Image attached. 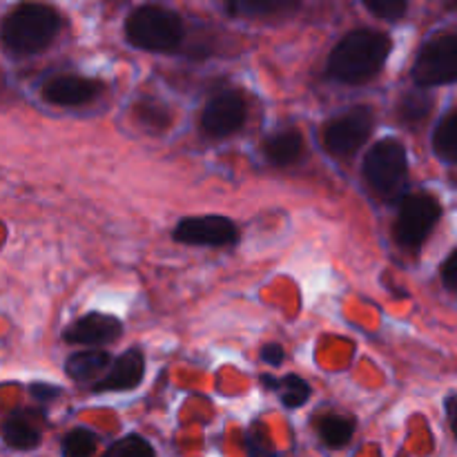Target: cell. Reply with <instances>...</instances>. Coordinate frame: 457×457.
<instances>
[{"label": "cell", "mask_w": 457, "mask_h": 457, "mask_svg": "<svg viewBox=\"0 0 457 457\" xmlns=\"http://www.w3.org/2000/svg\"><path fill=\"white\" fill-rule=\"evenodd\" d=\"M433 110V94L428 89L415 87L409 89L406 94H402L400 103H397V116L404 125L415 128V125L424 123L427 116Z\"/></svg>", "instance_id": "e0dca14e"}, {"label": "cell", "mask_w": 457, "mask_h": 457, "mask_svg": "<svg viewBox=\"0 0 457 457\" xmlns=\"http://www.w3.org/2000/svg\"><path fill=\"white\" fill-rule=\"evenodd\" d=\"M103 457H156V453L145 437L128 436L116 442Z\"/></svg>", "instance_id": "603a6c76"}, {"label": "cell", "mask_w": 457, "mask_h": 457, "mask_svg": "<svg viewBox=\"0 0 457 457\" xmlns=\"http://www.w3.org/2000/svg\"><path fill=\"white\" fill-rule=\"evenodd\" d=\"M123 335V321L119 317L103 315V312H87L71 321L62 330V342L65 344H80V346L98 348L103 344H112Z\"/></svg>", "instance_id": "30bf717a"}, {"label": "cell", "mask_w": 457, "mask_h": 457, "mask_svg": "<svg viewBox=\"0 0 457 457\" xmlns=\"http://www.w3.org/2000/svg\"><path fill=\"white\" fill-rule=\"evenodd\" d=\"M263 154L275 168H288L303 154V137L299 129H281L263 143Z\"/></svg>", "instance_id": "5bb4252c"}, {"label": "cell", "mask_w": 457, "mask_h": 457, "mask_svg": "<svg viewBox=\"0 0 457 457\" xmlns=\"http://www.w3.org/2000/svg\"><path fill=\"white\" fill-rule=\"evenodd\" d=\"M297 7L299 3H293V0H235V3L226 4V12L235 18H259L293 12Z\"/></svg>", "instance_id": "ffe728a7"}, {"label": "cell", "mask_w": 457, "mask_h": 457, "mask_svg": "<svg viewBox=\"0 0 457 457\" xmlns=\"http://www.w3.org/2000/svg\"><path fill=\"white\" fill-rule=\"evenodd\" d=\"M98 449V436L89 428L76 427L62 437V455L65 457H92Z\"/></svg>", "instance_id": "7402d4cb"}, {"label": "cell", "mask_w": 457, "mask_h": 457, "mask_svg": "<svg viewBox=\"0 0 457 457\" xmlns=\"http://www.w3.org/2000/svg\"><path fill=\"white\" fill-rule=\"evenodd\" d=\"M375 129L373 107L355 105L333 116L324 128V147L337 159H351L361 150Z\"/></svg>", "instance_id": "52a82bcc"}, {"label": "cell", "mask_w": 457, "mask_h": 457, "mask_svg": "<svg viewBox=\"0 0 457 457\" xmlns=\"http://www.w3.org/2000/svg\"><path fill=\"white\" fill-rule=\"evenodd\" d=\"M103 94V83L85 76H56L43 85V98L58 107H79L87 105L94 98Z\"/></svg>", "instance_id": "7c38bea8"}, {"label": "cell", "mask_w": 457, "mask_h": 457, "mask_svg": "<svg viewBox=\"0 0 457 457\" xmlns=\"http://www.w3.org/2000/svg\"><path fill=\"white\" fill-rule=\"evenodd\" d=\"M442 281H445V288L449 293H455L457 290V250L453 248L449 253V257L442 263Z\"/></svg>", "instance_id": "484cf974"}, {"label": "cell", "mask_w": 457, "mask_h": 457, "mask_svg": "<svg viewBox=\"0 0 457 457\" xmlns=\"http://www.w3.org/2000/svg\"><path fill=\"white\" fill-rule=\"evenodd\" d=\"M442 219V204L428 192H415L400 199L395 223H393V237L402 250L422 248L431 237L433 228Z\"/></svg>", "instance_id": "5b68a950"}, {"label": "cell", "mask_w": 457, "mask_h": 457, "mask_svg": "<svg viewBox=\"0 0 457 457\" xmlns=\"http://www.w3.org/2000/svg\"><path fill=\"white\" fill-rule=\"evenodd\" d=\"M29 393L38 402H52L56 397H61V388L54 386V384H31Z\"/></svg>", "instance_id": "4316f807"}, {"label": "cell", "mask_w": 457, "mask_h": 457, "mask_svg": "<svg viewBox=\"0 0 457 457\" xmlns=\"http://www.w3.org/2000/svg\"><path fill=\"white\" fill-rule=\"evenodd\" d=\"M259 357H262L263 364L272 366V369H279V366L284 364V360H286V351H284V346H281V344L268 342V344H263L262 351H259Z\"/></svg>", "instance_id": "d4e9b609"}, {"label": "cell", "mask_w": 457, "mask_h": 457, "mask_svg": "<svg viewBox=\"0 0 457 457\" xmlns=\"http://www.w3.org/2000/svg\"><path fill=\"white\" fill-rule=\"evenodd\" d=\"M262 384L270 391H277L281 395L286 409H302L312 395L311 384L299 375L288 373L284 378H272V375H262Z\"/></svg>", "instance_id": "9a60e30c"}, {"label": "cell", "mask_w": 457, "mask_h": 457, "mask_svg": "<svg viewBox=\"0 0 457 457\" xmlns=\"http://www.w3.org/2000/svg\"><path fill=\"white\" fill-rule=\"evenodd\" d=\"M393 52V38L379 29L348 31L326 61V76L335 83L364 85L382 71Z\"/></svg>", "instance_id": "6da1fadb"}, {"label": "cell", "mask_w": 457, "mask_h": 457, "mask_svg": "<svg viewBox=\"0 0 457 457\" xmlns=\"http://www.w3.org/2000/svg\"><path fill=\"white\" fill-rule=\"evenodd\" d=\"M125 38L143 52H174L186 38V27L174 9L161 4H141L125 21Z\"/></svg>", "instance_id": "3957f363"}, {"label": "cell", "mask_w": 457, "mask_h": 457, "mask_svg": "<svg viewBox=\"0 0 457 457\" xmlns=\"http://www.w3.org/2000/svg\"><path fill=\"white\" fill-rule=\"evenodd\" d=\"M445 411H446V418L449 422H453V413H455V395H449L445 400Z\"/></svg>", "instance_id": "83f0119b"}, {"label": "cell", "mask_w": 457, "mask_h": 457, "mask_svg": "<svg viewBox=\"0 0 457 457\" xmlns=\"http://www.w3.org/2000/svg\"><path fill=\"white\" fill-rule=\"evenodd\" d=\"M364 7L370 13L388 22H397L406 16L409 12V3L406 0H366Z\"/></svg>", "instance_id": "cb8c5ba5"}, {"label": "cell", "mask_w": 457, "mask_h": 457, "mask_svg": "<svg viewBox=\"0 0 457 457\" xmlns=\"http://www.w3.org/2000/svg\"><path fill=\"white\" fill-rule=\"evenodd\" d=\"M433 152L440 161L453 165L457 159V110H449L433 132Z\"/></svg>", "instance_id": "ac0fdd59"}, {"label": "cell", "mask_w": 457, "mask_h": 457, "mask_svg": "<svg viewBox=\"0 0 457 457\" xmlns=\"http://www.w3.org/2000/svg\"><path fill=\"white\" fill-rule=\"evenodd\" d=\"M145 375V357L141 348H128L110 364L107 373L92 384V393H125L137 388Z\"/></svg>", "instance_id": "8fae6325"}, {"label": "cell", "mask_w": 457, "mask_h": 457, "mask_svg": "<svg viewBox=\"0 0 457 457\" xmlns=\"http://www.w3.org/2000/svg\"><path fill=\"white\" fill-rule=\"evenodd\" d=\"M317 433L328 449H344L355 436V420L346 415H326L317 422Z\"/></svg>", "instance_id": "d6986e66"}, {"label": "cell", "mask_w": 457, "mask_h": 457, "mask_svg": "<svg viewBox=\"0 0 457 457\" xmlns=\"http://www.w3.org/2000/svg\"><path fill=\"white\" fill-rule=\"evenodd\" d=\"M248 119V105L245 98L235 89L219 92L205 103L201 112V129L212 138H226L239 132Z\"/></svg>", "instance_id": "9c48e42d"}, {"label": "cell", "mask_w": 457, "mask_h": 457, "mask_svg": "<svg viewBox=\"0 0 457 457\" xmlns=\"http://www.w3.org/2000/svg\"><path fill=\"white\" fill-rule=\"evenodd\" d=\"M0 436H3L4 445L9 449L16 451H34L40 445L43 436H40L38 428L29 422V420L22 418L21 413L9 415L3 424H0Z\"/></svg>", "instance_id": "2e32d148"}, {"label": "cell", "mask_w": 457, "mask_h": 457, "mask_svg": "<svg viewBox=\"0 0 457 457\" xmlns=\"http://www.w3.org/2000/svg\"><path fill=\"white\" fill-rule=\"evenodd\" d=\"M364 181L384 201H397L409 186V152L397 138H379L364 159Z\"/></svg>", "instance_id": "277c9868"}, {"label": "cell", "mask_w": 457, "mask_h": 457, "mask_svg": "<svg viewBox=\"0 0 457 457\" xmlns=\"http://www.w3.org/2000/svg\"><path fill=\"white\" fill-rule=\"evenodd\" d=\"M112 364V355L101 348H89V351L74 353L67 357L65 373L76 384H96L107 373Z\"/></svg>", "instance_id": "4fadbf2b"}, {"label": "cell", "mask_w": 457, "mask_h": 457, "mask_svg": "<svg viewBox=\"0 0 457 457\" xmlns=\"http://www.w3.org/2000/svg\"><path fill=\"white\" fill-rule=\"evenodd\" d=\"M132 114L141 123V128L150 129V132H163L172 123V112L163 103L152 101V98H143V101L134 103Z\"/></svg>", "instance_id": "44dd1931"}, {"label": "cell", "mask_w": 457, "mask_h": 457, "mask_svg": "<svg viewBox=\"0 0 457 457\" xmlns=\"http://www.w3.org/2000/svg\"><path fill=\"white\" fill-rule=\"evenodd\" d=\"M413 80L418 87L428 89L451 85L457 80V36L451 31L433 34L424 40L413 62Z\"/></svg>", "instance_id": "8992f818"}, {"label": "cell", "mask_w": 457, "mask_h": 457, "mask_svg": "<svg viewBox=\"0 0 457 457\" xmlns=\"http://www.w3.org/2000/svg\"><path fill=\"white\" fill-rule=\"evenodd\" d=\"M172 239L183 245H205V248H230L239 241V228L223 214L186 217L172 230Z\"/></svg>", "instance_id": "ba28073f"}, {"label": "cell", "mask_w": 457, "mask_h": 457, "mask_svg": "<svg viewBox=\"0 0 457 457\" xmlns=\"http://www.w3.org/2000/svg\"><path fill=\"white\" fill-rule=\"evenodd\" d=\"M61 13L49 4L25 3L4 16L0 40L13 56H34L56 40Z\"/></svg>", "instance_id": "7a4b0ae2"}]
</instances>
